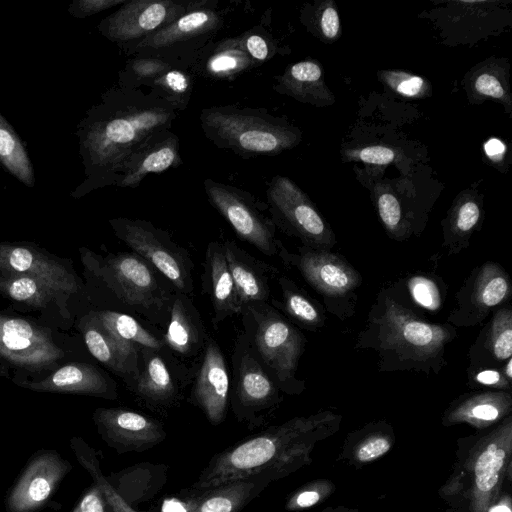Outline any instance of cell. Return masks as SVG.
<instances>
[{
    "mask_svg": "<svg viewBox=\"0 0 512 512\" xmlns=\"http://www.w3.org/2000/svg\"><path fill=\"white\" fill-rule=\"evenodd\" d=\"M178 111L152 90L121 85L107 92L79 126L87 176L83 193L113 185L123 162L152 136L169 130Z\"/></svg>",
    "mask_w": 512,
    "mask_h": 512,
    "instance_id": "obj_1",
    "label": "cell"
},
{
    "mask_svg": "<svg viewBox=\"0 0 512 512\" xmlns=\"http://www.w3.org/2000/svg\"><path fill=\"white\" fill-rule=\"evenodd\" d=\"M457 337L455 326L418 315L398 301L385 283L357 333L353 349L374 351L381 373L439 375L448 365L446 347Z\"/></svg>",
    "mask_w": 512,
    "mask_h": 512,
    "instance_id": "obj_2",
    "label": "cell"
},
{
    "mask_svg": "<svg viewBox=\"0 0 512 512\" xmlns=\"http://www.w3.org/2000/svg\"><path fill=\"white\" fill-rule=\"evenodd\" d=\"M341 416L320 411L294 417L212 457L191 489L205 491L270 469L294 472L308 460L317 440L337 429Z\"/></svg>",
    "mask_w": 512,
    "mask_h": 512,
    "instance_id": "obj_3",
    "label": "cell"
},
{
    "mask_svg": "<svg viewBox=\"0 0 512 512\" xmlns=\"http://www.w3.org/2000/svg\"><path fill=\"white\" fill-rule=\"evenodd\" d=\"M88 266L108 290L115 303L113 311L130 314L163 331L176 290L150 263L130 251L105 258L90 254Z\"/></svg>",
    "mask_w": 512,
    "mask_h": 512,
    "instance_id": "obj_4",
    "label": "cell"
},
{
    "mask_svg": "<svg viewBox=\"0 0 512 512\" xmlns=\"http://www.w3.org/2000/svg\"><path fill=\"white\" fill-rule=\"evenodd\" d=\"M240 316L243 332L281 392L300 395L306 389L297 377L307 343L304 333L268 302L248 304Z\"/></svg>",
    "mask_w": 512,
    "mask_h": 512,
    "instance_id": "obj_5",
    "label": "cell"
},
{
    "mask_svg": "<svg viewBox=\"0 0 512 512\" xmlns=\"http://www.w3.org/2000/svg\"><path fill=\"white\" fill-rule=\"evenodd\" d=\"M277 257L287 269L297 271L320 295L328 313L341 321L354 316L358 301L357 291L363 279L343 255L304 245L291 252L282 244Z\"/></svg>",
    "mask_w": 512,
    "mask_h": 512,
    "instance_id": "obj_6",
    "label": "cell"
},
{
    "mask_svg": "<svg viewBox=\"0 0 512 512\" xmlns=\"http://www.w3.org/2000/svg\"><path fill=\"white\" fill-rule=\"evenodd\" d=\"M200 122L205 136L217 147L245 158L275 154L290 144L285 129L260 110L211 107L202 111Z\"/></svg>",
    "mask_w": 512,
    "mask_h": 512,
    "instance_id": "obj_7",
    "label": "cell"
},
{
    "mask_svg": "<svg viewBox=\"0 0 512 512\" xmlns=\"http://www.w3.org/2000/svg\"><path fill=\"white\" fill-rule=\"evenodd\" d=\"M231 364L230 407L239 421L259 426L279 407L283 397L243 330L234 341Z\"/></svg>",
    "mask_w": 512,
    "mask_h": 512,
    "instance_id": "obj_8",
    "label": "cell"
},
{
    "mask_svg": "<svg viewBox=\"0 0 512 512\" xmlns=\"http://www.w3.org/2000/svg\"><path fill=\"white\" fill-rule=\"evenodd\" d=\"M115 235L159 271L178 292L192 295L194 264L189 251L151 222L118 217L109 221Z\"/></svg>",
    "mask_w": 512,
    "mask_h": 512,
    "instance_id": "obj_9",
    "label": "cell"
},
{
    "mask_svg": "<svg viewBox=\"0 0 512 512\" xmlns=\"http://www.w3.org/2000/svg\"><path fill=\"white\" fill-rule=\"evenodd\" d=\"M204 188L210 204L231 225L238 238L265 256H278L283 243L276 237L271 217L264 214L267 207L263 203L245 191L212 179L204 181Z\"/></svg>",
    "mask_w": 512,
    "mask_h": 512,
    "instance_id": "obj_10",
    "label": "cell"
},
{
    "mask_svg": "<svg viewBox=\"0 0 512 512\" xmlns=\"http://www.w3.org/2000/svg\"><path fill=\"white\" fill-rule=\"evenodd\" d=\"M209 335L190 296L175 291L161 352L185 386L195 376Z\"/></svg>",
    "mask_w": 512,
    "mask_h": 512,
    "instance_id": "obj_11",
    "label": "cell"
},
{
    "mask_svg": "<svg viewBox=\"0 0 512 512\" xmlns=\"http://www.w3.org/2000/svg\"><path fill=\"white\" fill-rule=\"evenodd\" d=\"M511 298L510 275L498 262L487 260L471 270L456 292L447 322L456 328L477 326Z\"/></svg>",
    "mask_w": 512,
    "mask_h": 512,
    "instance_id": "obj_12",
    "label": "cell"
},
{
    "mask_svg": "<svg viewBox=\"0 0 512 512\" xmlns=\"http://www.w3.org/2000/svg\"><path fill=\"white\" fill-rule=\"evenodd\" d=\"M268 210L275 226L301 244L316 250H332L337 240L319 213L284 177H275L267 189Z\"/></svg>",
    "mask_w": 512,
    "mask_h": 512,
    "instance_id": "obj_13",
    "label": "cell"
},
{
    "mask_svg": "<svg viewBox=\"0 0 512 512\" xmlns=\"http://www.w3.org/2000/svg\"><path fill=\"white\" fill-rule=\"evenodd\" d=\"M189 9L183 3L169 0L126 1L100 22L98 30L110 41L131 50L137 43L169 25Z\"/></svg>",
    "mask_w": 512,
    "mask_h": 512,
    "instance_id": "obj_14",
    "label": "cell"
},
{
    "mask_svg": "<svg viewBox=\"0 0 512 512\" xmlns=\"http://www.w3.org/2000/svg\"><path fill=\"white\" fill-rule=\"evenodd\" d=\"M72 468L55 450L37 451L7 494V512H37L45 507Z\"/></svg>",
    "mask_w": 512,
    "mask_h": 512,
    "instance_id": "obj_15",
    "label": "cell"
},
{
    "mask_svg": "<svg viewBox=\"0 0 512 512\" xmlns=\"http://www.w3.org/2000/svg\"><path fill=\"white\" fill-rule=\"evenodd\" d=\"M47 330L34 323L0 314V356L30 370L50 368L64 356Z\"/></svg>",
    "mask_w": 512,
    "mask_h": 512,
    "instance_id": "obj_16",
    "label": "cell"
},
{
    "mask_svg": "<svg viewBox=\"0 0 512 512\" xmlns=\"http://www.w3.org/2000/svg\"><path fill=\"white\" fill-rule=\"evenodd\" d=\"M93 420L103 441L118 453L146 451L166 438L160 422L126 408H98Z\"/></svg>",
    "mask_w": 512,
    "mask_h": 512,
    "instance_id": "obj_17",
    "label": "cell"
},
{
    "mask_svg": "<svg viewBox=\"0 0 512 512\" xmlns=\"http://www.w3.org/2000/svg\"><path fill=\"white\" fill-rule=\"evenodd\" d=\"M231 375L218 342L209 335L201 362L191 382L190 402L207 420L218 425L230 406Z\"/></svg>",
    "mask_w": 512,
    "mask_h": 512,
    "instance_id": "obj_18",
    "label": "cell"
},
{
    "mask_svg": "<svg viewBox=\"0 0 512 512\" xmlns=\"http://www.w3.org/2000/svg\"><path fill=\"white\" fill-rule=\"evenodd\" d=\"M220 25L221 16L214 9L190 8L169 25L137 43L131 52L165 60L172 48L204 40Z\"/></svg>",
    "mask_w": 512,
    "mask_h": 512,
    "instance_id": "obj_19",
    "label": "cell"
},
{
    "mask_svg": "<svg viewBox=\"0 0 512 512\" xmlns=\"http://www.w3.org/2000/svg\"><path fill=\"white\" fill-rule=\"evenodd\" d=\"M0 269L41 279L59 294H73L80 289L74 273L27 245L0 243Z\"/></svg>",
    "mask_w": 512,
    "mask_h": 512,
    "instance_id": "obj_20",
    "label": "cell"
},
{
    "mask_svg": "<svg viewBox=\"0 0 512 512\" xmlns=\"http://www.w3.org/2000/svg\"><path fill=\"white\" fill-rule=\"evenodd\" d=\"M83 335L91 355L122 378L127 387L131 389L139 374V348L107 331L92 311L85 318Z\"/></svg>",
    "mask_w": 512,
    "mask_h": 512,
    "instance_id": "obj_21",
    "label": "cell"
},
{
    "mask_svg": "<svg viewBox=\"0 0 512 512\" xmlns=\"http://www.w3.org/2000/svg\"><path fill=\"white\" fill-rule=\"evenodd\" d=\"M179 138L172 131L164 130L147 140L121 165L113 185L137 187L150 173H160L182 163Z\"/></svg>",
    "mask_w": 512,
    "mask_h": 512,
    "instance_id": "obj_22",
    "label": "cell"
},
{
    "mask_svg": "<svg viewBox=\"0 0 512 512\" xmlns=\"http://www.w3.org/2000/svg\"><path fill=\"white\" fill-rule=\"evenodd\" d=\"M222 245L241 310L248 304L269 303L272 280L280 275L279 270L242 249L233 240L226 239Z\"/></svg>",
    "mask_w": 512,
    "mask_h": 512,
    "instance_id": "obj_23",
    "label": "cell"
},
{
    "mask_svg": "<svg viewBox=\"0 0 512 512\" xmlns=\"http://www.w3.org/2000/svg\"><path fill=\"white\" fill-rule=\"evenodd\" d=\"M201 282L202 293L209 298L212 306L211 322L215 330L226 319L240 315L241 305L222 242L211 241L207 245Z\"/></svg>",
    "mask_w": 512,
    "mask_h": 512,
    "instance_id": "obj_24",
    "label": "cell"
},
{
    "mask_svg": "<svg viewBox=\"0 0 512 512\" xmlns=\"http://www.w3.org/2000/svg\"><path fill=\"white\" fill-rule=\"evenodd\" d=\"M138 377L130 389L148 405L172 406L186 387L161 351L140 348Z\"/></svg>",
    "mask_w": 512,
    "mask_h": 512,
    "instance_id": "obj_25",
    "label": "cell"
},
{
    "mask_svg": "<svg viewBox=\"0 0 512 512\" xmlns=\"http://www.w3.org/2000/svg\"><path fill=\"white\" fill-rule=\"evenodd\" d=\"M512 412V394L508 391L473 390L455 398L444 411V425L467 423L485 428L499 423Z\"/></svg>",
    "mask_w": 512,
    "mask_h": 512,
    "instance_id": "obj_26",
    "label": "cell"
},
{
    "mask_svg": "<svg viewBox=\"0 0 512 512\" xmlns=\"http://www.w3.org/2000/svg\"><path fill=\"white\" fill-rule=\"evenodd\" d=\"M291 471L270 469L254 476L229 482L202 492L188 512H240L272 481L279 480Z\"/></svg>",
    "mask_w": 512,
    "mask_h": 512,
    "instance_id": "obj_27",
    "label": "cell"
},
{
    "mask_svg": "<svg viewBox=\"0 0 512 512\" xmlns=\"http://www.w3.org/2000/svg\"><path fill=\"white\" fill-rule=\"evenodd\" d=\"M26 386L35 391L84 394L109 400L118 397L117 383L98 367L88 363H69L46 379Z\"/></svg>",
    "mask_w": 512,
    "mask_h": 512,
    "instance_id": "obj_28",
    "label": "cell"
},
{
    "mask_svg": "<svg viewBox=\"0 0 512 512\" xmlns=\"http://www.w3.org/2000/svg\"><path fill=\"white\" fill-rule=\"evenodd\" d=\"M469 366L499 367L512 357V305L506 303L492 312L468 353Z\"/></svg>",
    "mask_w": 512,
    "mask_h": 512,
    "instance_id": "obj_29",
    "label": "cell"
},
{
    "mask_svg": "<svg viewBox=\"0 0 512 512\" xmlns=\"http://www.w3.org/2000/svg\"><path fill=\"white\" fill-rule=\"evenodd\" d=\"M387 286L398 301L422 317L442 310L449 288L441 276L429 271L407 273Z\"/></svg>",
    "mask_w": 512,
    "mask_h": 512,
    "instance_id": "obj_30",
    "label": "cell"
},
{
    "mask_svg": "<svg viewBox=\"0 0 512 512\" xmlns=\"http://www.w3.org/2000/svg\"><path fill=\"white\" fill-rule=\"evenodd\" d=\"M121 498L132 508L151 500L167 481L164 464L138 463L106 476Z\"/></svg>",
    "mask_w": 512,
    "mask_h": 512,
    "instance_id": "obj_31",
    "label": "cell"
},
{
    "mask_svg": "<svg viewBox=\"0 0 512 512\" xmlns=\"http://www.w3.org/2000/svg\"><path fill=\"white\" fill-rule=\"evenodd\" d=\"M277 282L281 300L271 298L270 304L280 311L300 330L316 332L326 323V310L322 303L312 298L291 278L279 275Z\"/></svg>",
    "mask_w": 512,
    "mask_h": 512,
    "instance_id": "obj_32",
    "label": "cell"
},
{
    "mask_svg": "<svg viewBox=\"0 0 512 512\" xmlns=\"http://www.w3.org/2000/svg\"><path fill=\"white\" fill-rule=\"evenodd\" d=\"M99 323L116 337L135 344L139 349H163V331L127 313L112 310L92 311Z\"/></svg>",
    "mask_w": 512,
    "mask_h": 512,
    "instance_id": "obj_33",
    "label": "cell"
},
{
    "mask_svg": "<svg viewBox=\"0 0 512 512\" xmlns=\"http://www.w3.org/2000/svg\"><path fill=\"white\" fill-rule=\"evenodd\" d=\"M479 205L468 200L455 209L444 228L442 249L448 256L456 255L467 249L471 236L480 222Z\"/></svg>",
    "mask_w": 512,
    "mask_h": 512,
    "instance_id": "obj_34",
    "label": "cell"
},
{
    "mask_svg": "<svg viewBox=\"0 0 512 512\" xmlns=\"http://www.w3.org/2000/svg\"><path fill=\"white\" fill-rule=\"evenodd\" d=\"M0 163L28 187L35 183L33 165L20 138L0 114Z\"/></svg>",
    "mask_w": 512,
    "mask_h": 512,
    "instance_id": "obj_35",
    "label": "cell"
},
{
    "mask_svg": "<svg viewBox=\"0 0 512 512\" xmlns=\"http://www.w3.org/2000/svg\"><path fill=\"white\" fill-rule=\"evenodd\" d=\"M70 443L76 460L90 474L93 483L102 491L110 512H137L121 498L108 482L102 473L96 451L79 437H73Z\"/></svg>",
    "mask_w": 512,
    "mask_h": 512,
    "instance_id": "obj_36",
    "label": "cell"
},
{
    "mask_svg": "<svg viewBox=\"0 0 512 512\" xmlns=\"http://www.w3.org/2000/svg\"><path fill=\"white\" fill-rule=\"evenodd\" d=\"M0 291L14 301L36 308L45 307L59 294L45 281L21 274L0 277Z\"/></svg>",
    "mask_w": 512,
    "mask_h": 512,
    "instance_id": "obj_37",
    "label": "cell"
},
{
    "mask_svg": "<svg viewBox=\"0 0 512 512\" xmlns=\"http://www.w3.org/2000/svg\"><path fill=\"white\" fill-rule=\"evenodd\" d=\"M359 441L354 458L360 463L371 462L386 454L392 445V428L385 421L370 423L354 433Z\"/></svg>",
    "mask_w": 512,
    "mask_h": 512,
    "instance_id": "obj_38",
    "label": "cell"
},
{
    "mask_svg": "<svg viewBox=\"0 0 512 512\" xmlns=\"http://www.w3.org/2000/svg\"><path fill=\"white\" fill-rule=\"evenodd\" d=\"M150 89L163 99L170 102L178 110L186 107L191 91V82L186 72L174 68L165 71L154 79Z\"/></svg>",
    "mask_w": 512,
    "mask_h": 512,
    "instance_id": "obj_39",
    "label": "cell"
},
{
    "mask_svg": "<svg viewBox=\"0 0 512 512\" xmlns=\"http://www.w3.org/2000/svg\"><path fill=\"white\" fill-rule=\"evenodd\" d=\"M175 64L157 57L143 56L128 62L123 72V84L130 87L148 85Z\"/></svg>",
    "mask_w": 512,
    "mask_h": 512,
    "instance_id": "obj_40",
    "label": "cell"
},
{
    "mask_svg": "<svg viewBox=\"0 0 512 512\" xmlns=\"http://www.w3.org/2000/svg\"><path fill=\"white\" fill-rule=\"evenodd\" d=\"M377 208L380 219L390 238L404 241L410 237L411 226L404 221L401 205L391 193H383L378 197Z\"/></svg>",
    "mask_w": 512,
    "mask_h": 512,
    "instance_id": "obj_41",
    "label": "cell"
},
{
    "mask_svg": "<svg viewBox=\"0 0 512 512\" xmlns=\"http://www.w3.org/2000/svg\"><path fill=\"white\" fill-rule=\"evenodd\" d=\"M248 56L249 54L243 45L218 49L208 59L206 69L217 76L241 72L251 64V59Z\"/></svg>",
    "mask_w": 512,
    "mask_h": 512,
    "instance_id": "obj_42",
    "label": "cell"
},
{
    "mask_svg": "<svg viewBox=\"0 0 512 512\" xmlns=\"http://www.w3.org/2000/svg\"><path fill=\"white\" fill-rule=\"evenodd\" d=\"M466 375V386L470 389L511 392L512 382L503 376L499 367L468 366Z\"/></svg>",
    "mask_w": 512,
    "mask_h": 512,
    "instance_id": "obj_43",
    "label": "cell"
},
{
    "mask_svg": "<svg viewBox=\"0 0 512 512\" xmlns=\"http://www.w3.org/2000/svg\"><path fill=\"white\" fill-rule=\"evenodd\" d=\"M329 483L318 481L309 483L294 492L286 502V509L296 511L316 505L329 493Z\"/></svg>",
    "mask_w": 512,
    "mask_h": 512,
    "instance_id": "obj_44",
    "label": "cell"
},
{
    "mask_svg": "<svg viewBox=\"0 0 512 512\" xmlns=\"http://www.w3.org/2000/svg\"><path fill=\"white\" fill-rule=\"evenodd\" d=\"M127 0H75L68 11L76 18H85L111 7L123 5Z\"/></svg>",
    "mask_w": 512,
    "mask_h": 512,
    "instance_id": "obj_45",
    "label": "cell"
},
{
    "mask_svg": "<svg viewBox=\"0 0 512 512\" xmlns=\"http://www.w3.org/2000/svg\"><path fill=\"white\" fill-rule=\"evenodd\" d=\"M71 512H110V509L102 491L92 483Z\"/></svg>",
    "mask_w": 512,
    "mask_h": 512,
    "instance_id": "obj_46",
    "label": "cell"
},
{
    "mask_svg": "<svg viewBox=\"0 0 512 512\" xmlns=\"http://www.w3.org/2000/svg\"><path fill=\"white\" fill-rule=\"evenodd\" d=\"M289 75L292 80L301 83L315 82L321 77V69L313 62H299L290 68Z\"/></svg>",
    "mask_w": 512,
    "mask_h": 512,
    "instance_id": "obj_47",
    "label": "cell"
},
{
    "mask_svg": "<svg viewBox=\"0 0 512 512\" xmlns=\"http://www.w3.org/2000/svg\"><path fill=\"white\" fill-rule=\"evenodd\" d=\"M360 159L366 163L388 164L394 159V152L383 146H370L362 149Z\"/></svg>",
    "mask_w": 512,
    "mask_h": 512,
    "instance_id": "obj_48",
    "label": "cell"
},
{
    "mask_svg": "<svg viewBox=\"0 0 512 512\" xmlns=\"http://www.w3.org/2000/svg\"><path fill=\"white\" fill-rule=\"evenodd\" d=\"M475 87L478 92L486 96L501 98L504 95L503 87L498 79L487 73L481 74L477 78Z\"/></svg>",
    "mask_w": 512,
    "mask_h": 512,
    "instance_id": "obj_49",
    "label": "cell"
},
{
    "mask_svg": "<svg viewBox=\"0 0 512 512\" xmlns=\"http://www.w3.org/2000/svg\"><path fill=\"white\" fill-rule=\"evenodd\" d=\"M243 46L249 56L255 60H265L268 56V46L264 38L259 35H250L246 38Z\"/></svg>",
    "mask_w": 512,
    "mask_h": 512,
    "instance_id": "obj_50",
    "label": "cell"
},
{
    "mask_svg": "<svg viewBox=\"0 0 512 512\" xmlns=\"http://www.w3.org/2000/svg\"><path fill=\"white\" fill-rule=\"evenodd\" d=\"M321 29L327 38H334L339 30V17L332 7L326 8L321 16Z\"/></svg>",
    "mask_w": 512,
    "mask_h": 512,
    "instance_id": "obj_51",
    "label": "cell"
},
{
    "mask_svg": "<svg viewBox=\"0 0 512 512\" xmlns=\"http://www.w3.org/2000/svg\"><path fill=\"white\" fill-rule=\"evenodd\" d=\"M423 85V79L421 77H410L402 81L398 86L397 90L407 96L416 95Z\"/></svg>",
    "mask_w": 512,
    "mask_h": 512,
    "instance_id": "obj_52",
    "label": "cell"
},
{
    "mask_svg": "<svg viewBox=\"0 0 512 512\" xmlns=\"http://www.w3.org/2000/svg\"><path fill=\"white\" fill-rule=\"evenodd\" d=\"M484 148L486 154L493 158L502 155L503 152L505 151V145L499 139L496 138L490 139L485 144Z\"/></svg>",
    "mask_w": 512,
    "mask_h": 512,
    "instance_id": "obj_53",
    "label": "cell"
},
{
    "mask_svg": "<svg viewBox=\"0 0 512 512\" xmlns=\"http://www.w3.org/2000/svg\"><path fill=\"white\" fill-rule=\"evenodd\" d=\"M499 368L503 376L509 382H512V357L507 359Z\"/></svg>",
    "mask_w": 512,
    "mask_h": 512,
    "instance_id": "obj_54",
    "label": "cell"
},
{
    "mask_svg": "<svg viewBox=\"0 0 512 512\" xmlns=\"http://www.w3.org/2000/svg\"><path fill=\"white\" fill-rule=\"evenodd\" d=\"M487 512H512V510L509 503L501 501L499 503L491 505L488 508Z\"/></svg>",
    "mask_w": 512,
    "mask_h": 512,
    "instance_id": "obj_55",
    "label": "cell"
}]
</instances>
